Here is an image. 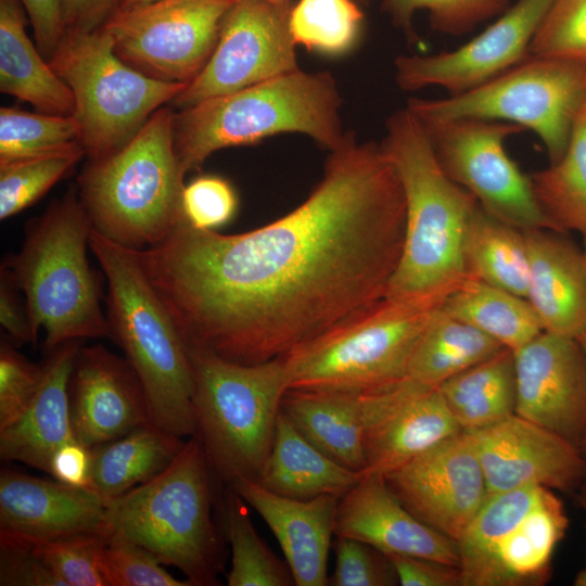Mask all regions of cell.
Returning a JSON list of instances; mask_svg holds the SVG:
<instances>
[{
  "label": "cell",
  "mask_w": 586,
  "mask_h": 586,
  "mask_svg": "<svg viewBox=\"0 0 586 586\" xmlns=\"http://www.w3.org/2000/svg\"><path fill=\"white\" fill-rule=\"evenodd\" d=\"M329 152L305 201L268 225L221 234L183 219L132 249L188 349L269 361L385 296L405 238L399 177L352 131Z\"/></svg>",
  "instance_id": "cell-1"
},
{
  "label": "cell",
  "mask_w": 586,
  "mask_h": 586,
  "mask_svg": "<svg viewBox=\"0 0 586 586\" xmlns=\"http://www.w3.org/2000/svg\"><path fill=\"white\" fill-rule=\"evenodd\" d=\"M380 144L399 177L406 204L404 245L385 296L442 304L468 276L463 243L479 203L442 168L407 106L387 117Z\"/></svg>",
  "instance_id": "cell-2"
},
{
  "label": "cell",
  "mask_w": 586,
  "mask_h": 586,
  "mask_svg": "<svg viewBox=\"0 0 586 586\" xmlns=\"http://www.w3.org/2000/svg\"><path fill=\"white\" fill-rule=\"evenodd\" d=\"M342 97L328 71L297 69L241 90L206 99L175 113V149L184 175L215 152L265 138L298 132L333 151L344 131Z\"/></svg>",
  "instance_id": "cell-3"
},
{
  "label": "cell",
  "mask_w": 586,
  "mask_h": 586,
  "mask_svg": "<svg viewBox=\"0 0 586 586\" xmlns=\"http://www.w3.org/2000/svg\"><path fill=\"white\" fill-rule=\"evenodd\" d=\"M89 247L107 283L111 339L144 392L151 421L179 436L196 435L194 379L188 347L132 249L92 230Z\"/></svg>",
  "instance_id": "cell-4"
},
{
  "label": "cell",
  "mask_w": 586,
  "mask_h": 586,
  "mask_svg": "<svg viewBox=\"0 0 586 586\" xmlns=\"http://www.w3.org/2000/svg\"><path fill=\"white\" fill-rule=\"evenodd\" d=\"M92 230L77 188H71L28 221L20 252L2 266L25 295L35 343L42 329L48 353L68 341L111 337L87 257Z\"/></svg>",
  "instance_id": "cell-5"
},
{
  "label": "cell",
  "mask_w": 586,
  "mask_h": 586,
  "mask_svg": "<svg viewBox=\"0 0 586 586\" xmlns=\"http://www.w3.org/2000/svg\"><path fill=\"white\" fill-rule=\"evenodd\" d=\"M175 112L158 109L119 150L92 160L77 192L93 230L141 250L163 241L184 219V177L175 149Z\"/></svg>",
  "instance_id": "cell-6"
},
{
  "label": "cell",
  "mask_w": 586,
  "mask_h": 586,
  "mask_svg": "<svg viewBox=\"0 0 586 586\" xmlns=\"http://www.w3.org/2000/svg\"><path fill=\"white\" fill-rule=\"evenodd\" d=\"M212 468L189 437L158 475L106 501L104 534L137 544L195 586L217 584L219 540L212 519Z\"/></svg>",
  "instance_id": "cell-7"
},
{
  "label": "cell",
  "mask_w": 586,
  "mask_h": 586,
  "mask_svg": "<svg viewBox=\"0 0 586 586\" xmlns=\"http://www.w3.org/2000/svg\"><path fill=\"white\" fill-rule=\"evenodd\" d=\"M188 351L196 436L213 472L230 485L244 477L256 480L270 451L288 391L281 357L246 365Z\"/></svg>",
  "instance_id": "cell-8"
},
{
  "label": "cell",
  "mask_w": 586,
  "mask_h": 586,
  "mask_svg": "<svg viewBox=\"0 0 586 586\" xmlns=\"http://www.w3.org/2000/svg\"><path fill=\"white\" fill-rule=\"evenodd\" d=\"M441 305L384 296L282 356L288 390L365 393L407 377L412 351Z\"/></svg>",
  "instance_id": "cell-9"
},
{
  "label": "cell",
  "mask_w": 586,
  "mask_h": 586,
  "mask_svg": "<svg viewBox=\"0 0 586 586\" xmlns=\"http://www.w3.org/2000/svg\"><path fill=\"white\" fill-rule=\"evenodd\" d=\"M49 63L73 93L80 144L90 161L123 148L187 87L128 65L116 54L103 27L65 30Z\"/></svg>",
  "instance_id": "cell-10"
},
{
  "label": "cell",
  "mask_w": 586,
  "mask_h": 586,
  "mask_svg": "<svg viewBox=\"0 0 586 586\" xmlns=\"http://www.w3.org/2000/svg\"><path fill=\"white\" fill-rule=\"evenodd\" d=\"M568 525L553 489L527 485L487 496L457 542L461 586L545 583Z\"/></svg>",
  "instance_id": "cell-11"
},
{
  "label": "cell",
  "mask_w": 586,
  "mask_h": 586,
  "mask_svg": "<svg viewBox=\"0 0 586 586\" xmlns=\"http://www.w3.org/2000/svg\"><path fill=\"white\" fill-rule=\"evenodd\" d=\"M586 98V63L528 55L467 92L441 99L409 98L420 119L479 118L532 130L550 163L559 161Z\"/></svg>",
  "instance_id": "cell-12"
},
{
  "label": "cell",
  "mask_w": 586,
  "mask_h": 586,
  "mask_svg": "<svg viewBox=\"0 0 586 586\" xmlns=\"http://www.w3.org/2000/svg\"><path fill=\"white\" fill-rule=\"evenodd\" d=\"M418 120L442 168L485 212L521 231L553 230L538 205L531 177L505 149L510 136L525 131L522 127L479 118Z\"/></svg>",
  "instance_id": "cell-13"
},
{
  "label": "cell",
  "mask_w": 586,
  "mask_h": 586,
  "mask_svg": "<svg viewBox=\"0 0 586 586\" xmlns=\"http://www.w3.org/2000/svg\"><path fill=\"white\" fill-rule=\"evenodd\" d=\"M237 0H154L116 12L102 26L116 54L158 80L189 84L217 43Z\"/></svg>",
  "instance_id": "cell-14"
},
{
  "label": "cell",
  "mask_w": 586,
  "mask_h": 586,
  "mask_svg": "<svg viewBox=\"0 0 586 586\" xmlns=\"http://www.w3.org/2000/svg\"><path fill=\"white\" fill-rule=\"evenodd\" d=\"M288 1L237 0L208 61L171 102L179 110L300 69Z\"/></svg>",
  "instance_id": "cell-15"
},
{
  "label": "cell",
  "mask_w": 586,
  "mask_h": 586,
  "mask_svg": "<svg viewBox=\"0 0 586 586\" xmlns=\"http://www.w3.org/2000/svg\"><path fill=\"white\" fill-rule=\"evenodd\" d=\"M383 476L408 511L456 543L487 497L481 463L464 431Z\"/></svg>",
  "instance_id": "cell-16"
},
{
  "label": "cell",
  "mask_w": 586,
  "mask_h": 586,
  "mask_svg": "<svg viewBox=\"0 0 586 586\" xmlns=\"http://www.w3.org/2000/svg\"><path fill=\"white\" fill-rule=\"evenodd\" d=\"M553 0H518L477 36L450 51L398 55L395 80L404 91L441 87L449 95L474 89L530 55L532 40Z\"/></svg>",
  "instance_id": "cell-17"
},
{
  "label": "cell",
  "mask_w": 586,
  "mask_h": 586,
  "mask_svg": "<svg viewBox=\"0 0 586 586\" xmlns=\"http://www.w3.org/2000/svg\"><path fill=\"white\" fill-rule=\"evenodd\" d=\"M513 355L515 415L579 448L586 431V355L579 341L543 331Z\"/></svg>",
  "instance_id": "cell-18"
},
{
  "label": "cell",
  "mask_w": 586,
  "mask_h": 586,
  "mask_svg": "<svg viewBox=\"0 0 586 586\" xmlns=\"http://www.w3.org/2000/svg\"><path fill=\"white\" fill-rule=\"evenodd\" d=\"M467 433L483 470L487 496L527 485L576 493L586 476V460L578 447L515 413Z\"/></svg>",
  "instance_id": "cell-19"
},
{
  "label": "cell",
  "mask_w": 586,
  "mask_h": 586,
  "mask_svg": "<svg viewBox=\"0 0 586 586\" xmlns=\"http://www.w3.org/2000/svg\"><path fill=\"white\" fill-rule=\"evenodd\" d=\"M360 395L367 423L364 474L384 475L462 431L437 386L405 377Z\"/></svg>",
  "instance_id": "cell-20"
},
{
  "label": "cell",
  "mask_w": 586,
  "mask_h": 586,
  "mask_svg": "<svg viewBox=\"0 0 586 586\" xmlns=\"http://www.w3.org/2000/svg\"><path fill=\"white\" fill-rule=\"evenodd\" d=\"M74 438L88 448L150 423L142 386L127 360L97 344L80 347L69 380Z\"/></svg>",
  "instance_id": "cell-21"
},
{
  "label": "cell",
  "mask_w": 586,
  "mask_h": 586,
  "mask_svg": "<svg viewBox=\"0 0 586 586\" xmlns=\"http://www.w3.org/2000/svg\"><path fill=\"white\" fill-rule=\"evenodd\" d=\"M105 511L106 500L90 488L1 471L0 538L35 544L78 534H104Z\"/></svg>",
  "instance_id": "cell-22"
},
{
  "label": "cell",
  "mask_w": 586,
  "mask_h": 586,
  "mask_svg": "<svg viewBox=\"0 0 586 586\" xmlns=\"http://www.w3.org/2000/svg\"><path fill=\"white\" fill-rule=\"evenodd\" d=\"M334 535L365 542L385 555L421 557L459 568L457 543L408 511L382 474L365 473L340 498Z\"/></svg>",
  "instance_id": "cell-23"
},
{
  "label": "cell",
  "mask_w": 586,
  "mask_h": 586,
  "mask_svg": "<svg viewBox=\"0 0 586 586\" xmlns=\"http://www.w3.org/2000/svg\"><path fill=\"white\" fill-rule=\"evenodd\" d=\"M231 488L251 506L276 536L296 586H326L327 564L341 497L294 499L240 479Z\"/></svg>",
  "instance_id": "cell-24"
},
{
  "label": "cell",
  "mask_w": 586,
  "mask_h": 586,
  "mask_svg": "<svg viewBox=\"0 0 586 586\" xmlns=\"http://www.w3.org/2000/svg\"><path fill=\"white\" fill-rule=\"evenodd\" d=\"M562 232L524 231L528 255L526 300L544 331L578 339L586 332V262Z\"/></svg>",
  "instance_id": "cell-25"
},
{
  "label": "cell",
  "mask_w": 586,
  "mask_h": 586,
  "mask_svg": "<svg viewBox=\"0 0 586 586\" xmlns=\"http://www.w3.org/2000/svg\"><path fill=\"white\" fill-rule=\"evenodd\" d=\"M79 341L49 352L39 387L22 415L0 430V456L50 472L56 449L74 438L69 409V380Z\"/></svg>",
  "instance_id": "cell-26"
},
{
  "label": "cell",
  "mask_w": 586,
  "mask_h": 586,
  "mask_svg": "<svg viewBox=\"0 0 586 586\" xmlns=\"http://www.w3.org/2000/svg\"><path fill=\"white\" fill-rule=\"evenodd\" d=\"M281 411L328 457L365 472L367 423L360 393L292 388L283 395Z\"/></svg>",
  "instance_id": "cell-27"
},
{
  "label": "cell",
  "mask_w": 586,
  "mask_h": 586,
  "mask_svg": "<svg viewBox=\"0 0 586 586\" xmlns=\"http://www.w3.org/2000/svg\"><path fill=\"white\" fill-rule=\"evenodd\" d=\"M27 14L20 0H0V90L41 113L74 115L68 86L35 48L26 33Z\"/></svg>",
  "instance_id": "cell-28"
},
{
  "label": "cell",
  "mask_w": 586,
  "mask_h": 586,
  "mask_svg": "<svg viewBox=\"0 0 586 586\" xmlns=\"http://www.w3.org/2000/svg\"><path fill=\"white\" fill-rule=\"evenodd\" d=\"M362 475L319 450L280 411L270 451L256 481L272 493L305 500L321 495L342 497Z\"/></svg>",
  "instance_id": "cell-29"
},
{
  "label": "cell",
  "mask_w": 586,
  "mask_h": 586,
  "mask_svg": "<svg viewBox=\"0 0 586 586\" xmlns=\"http://www.w3.org/2000/svg\"><path fill=\"white\" fill-rule=\"evenodd\" d=\"M153 422L91 449L90 489L104 500L116 498L162 473L184 445Z\"/></svg>",
  "instance_id": "cell-30"
},
{
  "label": "cell",
  "mask_w": 586,
  "mask_h": 586,
  "mask_svg": "<svg viewBox=\"0 0 586 586\" xmlns=\"http://www.w3.org/2000/svg\"><path fill=\"white\" fill-rule=\"evenodd\" d=\"M437 387L462 431L494 425L515 413L513 352L505 347Z\"/></svg>",
  "instance_id": "cell-31"
},
{
  "label": "cell",
  "mask_w": 586,
  "mask_h": 586,
  "mask_svg": "<svg viewBox=\"0 0 586 586\" xmlns=\"http://www.w3.org/2000/svg\"><path fill=\"white\" fill-rule=\"evenodd\" d=\"M441 309L512 352L544 331L532 305L524 297L486 283L472 276L443 301Z\"/></svg>",
  "instance_id": "cell-32"
},
{
  "label": "cell",
  "mask_w": 586,
  "mask_h": 586,
  "mask_svg": "<svg viewBox=\"0 0 586 586\" xmlns=\"http://www.w3.org/2000/svg\"><path fill=\"white\" fill-rule=\"evenodd\" d=\"M502 348L496 340L447 315L440 306L412 351L407 377L438 386Z\"/></svg>",
  "instance_id": "cell-33"
},
{
  "label": "cell",
  "mask_w": 586,
  "mask_h": 586,
  "mask_svg": "<svg viewBox=\"0 0 586 586\" xmlns=\"http://www.w3.org/2000/svg\"><path fill=\"white\" fill-rule=\"evenodd\" d=\"M468 276L526 298L528 255L524 231L485 212L474 211L464 237Z\"/></svg>",
  "instance_id": "cell-34"
},
{
  "label": "cell",
  "mask_w": 586,
  "mask_h": 586,
  "mask_svg": "<svg viewBox=\"0 0 586 586\" xmlns=\"http://www.w3.org/2000/svg\"><path fill=\"white\" fill-rule=\"evenodd\" d=\"M543 213L557 232L586 237V115L579 113L569 144L556 163L531 176Z\"/></svg>",
  "instance_id": "cell-35"
},
{
  "label": "cell",
  "mask_w": 586,
  "mask_h": 586,
  "mask_svg": "<svg viewBox=\"0 0 586 586\" xmlns=\"http://www.w3.org/2000/svg\"><path fill=\"white\" fill-rule=\"evenodd\" d=\"M245 501L231 488L226 501L227 534L231 545L229 586H290L292 573L265 545L251 521Z\"/></svg>",
  "instance_id": "cell-36"
},
{
  "label": "cell",
  "mask_w": 586,
  "mask_h": 586,
  "mask_svg": "<svg viewBox=\"0 0 586 586\" xmlns=\"http://www.w3.org/2000/svg\"><path fill=\"white\" fill-rule=\"evenodd\" d=\"M362 23L361 5L354 0H300L290 15V30L296 46L333 56L355 47Z\"/></svg>",
  "instance_id": "cell-37"
},
{
  "label": "cell",
  "mask_w": 586,
  "mask_h": 586,
  "mask_svg": "<svg viewBox=\"0 0 586 586\" xmlns=\"http://www.w3.org/2000/svg\"><path fill=\"white\" fill-rule=\"evenodd\" d=\"M85 155L80 143L36 156L0 161V218L8 219L44 195Z\"/></svg>",
  "instance_id": "cell-38"
},
{
  "label": "cell",
  "mask_w": 586,
  "mask_h": 586,
  "mask_svg": "<svg viewBox=\"0 0 586 586\" xmlns=\"http://www.w3.org/2000/svg\"><path fill=\"white\" fill-rule=\"evenodd\" d=\"M78 143L80 127L74 115L0 109V161L53 153Z\"/></svg>",
  "instance_id": "cell-39"
},
{
  "label": "cell",
  "mask_w": 586,
  "mask_h": 586,
  "mask_svg": "<svg viewBox=\"0 0 586 586\" xmlns=\"http://www.w3.org/2000/svg\"><path fill=\"white\" fill-rule=\"evenodd\" d=\"M509 2L510 0H383L382 11L412 43L418 41L412 25L413 14L418 10L428 11L433 30L460 36L504 13Z\"/></svg>",
  "instance_id": "cell-40"
},
{
  "label": "cell",
  "mask_w": 586,
  "mask_h": 586,
  "mask_svg": "<svg viewBox=\"0 0 586 586\" xmlns=\"http://www.w3.org/2000/svg\"><path fill=\"white\" fill-rule=\"evenodd\" d=\"M105 540L103 533H88L29 545L66 586H107L101 568Z\"/></svg>",
  "instance_id": "cell-41"
},
{
  "label": "cell",
  "mask_w": 586,
  "mask_h": 586,
  "mask_svg": "<svg viewBox=\"0 0 586 586\" xmlns=\"http://www.w3.org/2000/svg\"><path fill=\"white\" fill-rule=\"evenodd\" d=\"M530 55L586 63V0H553L532 40Z\"/></svg>",
  "instance_id": "cell-42"
},
{
  "label": "cell",
  "mask_w": 586,
  "mask_h": 586,
  "mask_svg": "<svg viewBox=\"0 0 586 586\" xmlns=\"http://www.w3.org/2000/svg\"><path fill=\"white\" fill-rule=\"evenodd\" d=\"M101 568L107 586H190L169 574L145 548L106 536Z\"/></svg>",
  "instance_id": "cell-43"
},
{
  "label": "cell",
  "mask_w": 586,
  "mask_h": 586,
  "mask_svg": "<svg viewBox=\"0 0 586 586\" xmlns=\"http://www.w3.org/2000/svg\"><path fill=\"white\" fill-rule=\"evenodd\" d=\"M398 584L396 572L387 556L371 545L349 537L337 536L336 561L328 585L392 586Z\"/></svg>",
  "instance_id": "cell-44"
},
{
  "label": "cell",
  "mask_w": 586,
  "mask_h": 586,
  "mask_svg": "<svg viewBox=\"0 0 586 586\" xmlns=\"http://www.w3.org/2000/svg\"><path fill=\"white\" fill-rule=\"evenodd\" d=\"M238 195L222 177L203 175L184 186L182 213L194 228L216 230L228 224L238 209Z\"/></svg>",
  "instance_id": "cell-45"
},
{
  "label": "cell",
  "mask_w": 586,
  "mask_h": 586,
  "mask_svg": "<svg viewBox=\"0 0 586 586\" xmlns=\"http://www.w3.org/2000/svg\"><path fill=\"white\" fill-rule=\"evenodd\" d=\"M43 366L20 354L8 341L0 343V430L26 409L41 382Z\"/></svg>",
  "instance_id": "cell-46"
},
{
  "label": "cell",
  "mask_w": 586,
  "mask_h": 586,
  "mask_svg": "<svg viewBox=\"0 0 586 586\" xmlns=\"http://www.w3.org/2000/svg\"><path fill=\"white\" fill-rule=\"evenodd\" d=\"M1 586H66L27 543L0 538Z\"/></svg>",
  "instance_id": "cell-47"
},
{
  "label": "cell",
  "mask_w": 586,
  "mask_h": 586,
  "mask_svg": "<svg viewBox=\"0 0 586 586\" xmlns=\"http://www.w3.org/2000/svg\"><path fill=\"white\" fill-rule=\"evenodd\" d=\"M386 556L402 586H461L458 566L415 556Z\"/></svg>",
  "instance_id": "cell-48"
},
{
  "label": "cell",
  "mask_w": 586,
  "mask_h": 586,
  "mask_svg": "<svg viewBox=\"0 0 586 586\" xmlns=\"http://www.w3.org/2000/svg\"><path fill=\"white\" fill-rule=\"evenodd\" d=\"M31 24L37 48L50 60L65 33L63 0H20Z\"/></svg>",
  "instance_id": "cell-49"
},
{
  "label": "cell",
  "mask_w": 586,
  "mask_h": 586,
  "mask_svg": "<svg viewBox=\"0 0 586 586\" xmlns=\"http://www.w3.org/2000/svg\"><path fill=\"white\" fill-rule=\"evenodd\" d=\"M90 469L91 449L72 440L54 453L49 474L69 486L90 488Z\"/></svg>",
  "instance_id": "cell-50"
},
{
  "label": "cell",
  "mask_w": 586,
  "mask_h": 586,
  "mask_svg": "<svg viewBox=\"0 0 586 586\" xmlns=\"http://www.w3.org/2000/svg\"><path fill=\"white\" fill-rule=\"evenodd\" d=\"M0 276V323L2 329L17 344H35L26 305L21 304L15 292L17 288L2 266Z\"/></svg>",
  "instance_id": "cell-51"
},
{
  "label": "cell",
  "mask_w": 586,
  "mask_h": 586,
  "mask_svg": "<svg viewBox=\"0 0 586 586\" xmlns=\"http://www.w3.org/2000/svg\"><path fill=\"white\" fill-rule=\"evenodd\" d=\"M122 0H63L65 30H94L119 8Z\"/></svg>",
  "instance_id": "cell-52"
},
{
  "label": "cell",
  "mask_w": 586,
  "mask_h": 586,
  "mask_svg": "<svg viewBox=\"0 0 586 586\" xmlns=\"http://www.w3.org/2000/svg\"><path fill=\"white\" fill-rule=\"evenodd\" d=\"M578 502L584 510L586 518V476L581 483L579 487L576 491ZM575 586H586V562L584 568L575 576L574 583Z\"/></svg>",
  "instance_id": "cell-53"
},
{
  "label": "cell",
  "mask_w": 586,
  "mask_h": 586,
  "mask_svg": "<svg viewBox=\"0 0 586 586\" xmlns=\"http://www.w3.org/2000/svg\"><path fill=\"white\" fill-rule=\"evenodd\" d=\"M577 340L579 341V343H581V345H582V347H583V349L585 352V355H586V332L583 333ZM579 450H581L583 457L586 460V431H585V435H584V438L582 441V444L579 446Z\"/></svg>",
  "instance_id": "cell-54"
},
{
  "label": "cell",
  "mask_w": 586,
  "mask_h": 586,
  "mask_svg": "<svg viewBox=\"0 0 586 586\" xmlns=\"http://www.w3.org/2000/svg\"><path fill=\"white\" fill-rule=\"evenodd\" d=\"M154 0H122L118 9L131 8L139 4H144Z\"/></svg>",
  "instance_id": "cell-55"
},
{
  "label": "cell",
  "mask_w": 586,
  "mask_h": 586,
  "mask_svg": "<svg viewBox=\"0 0 586 586\" xmlns=\"http://www.w3.org/2000/svg\"><path fill=\"white\" fill-rule=\"evenodd\" d=\"M272 1H288V0H272ZM356 1L358 4H360L361 7L362 5H368L370 0H354Z\"/></svg>",
  "instance_id": "cell-56"
},
{
  "label": "cell",
  "mask_w": 586,
  "mask_h": 586,
  "mask_svg": "<svg viewBox=\"0 0 586 586\" xmlns=\"http://www.w3.org/2000/svg\"><path fill=\"white\" fill-rule=\"evenodd\" d=\"M583 254H584V258H585V262H586V237H584V247H583Z\"/></svg>",
  "instance_id": "cell-57"
},
{
  "label": "cell",
  "mask_w": 586,
  "mask_h": 586,
  "mask_svg": "<svg viewBox=\"0 0 586 586\" xmlns=\"http://www.w3.org/2000/svg\"><path fill=\"white\" fill-rule=\"evenodd\" d=\"M581 112L586 115V98Z\"/></svg>",
  "instance_id": "cell-58"
}]
</instances>
